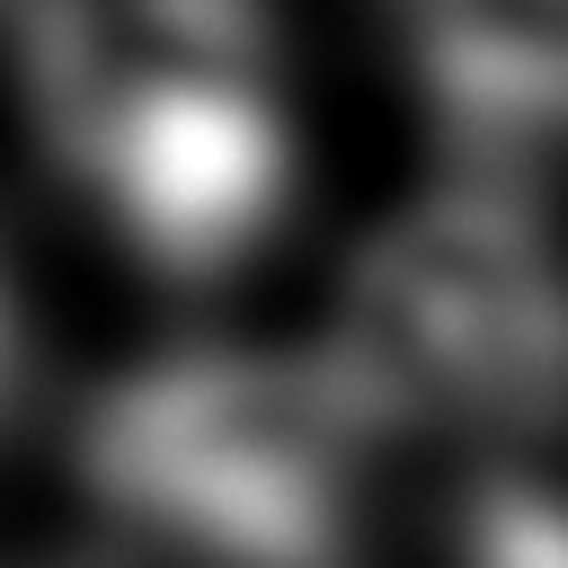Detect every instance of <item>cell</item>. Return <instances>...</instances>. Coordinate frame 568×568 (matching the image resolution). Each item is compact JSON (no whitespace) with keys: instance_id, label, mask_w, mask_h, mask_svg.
<instances>
[{"instance_id":"obj_1","label":"cell","mask_w":568,"mask_h":568,"mask_svg":"<svg viewBox=\"0 0 568 568\" xmlns=\"http://www.w3.org/2000/svg\"><path fill=\"white\" fill-rule=\"evenodd\" d=\"M36 151L169 293H222L293 213V124L257 0H36L18 27Z\"/></svg>"},{"instance_id":"obj_2","label":"cell","mask_w":568,"mask_h":568,"mask_svg":"<svg viewBox=\"0 0 568 568\" xmlns=\"http://www.w3.org/2000/svg\"><path fill=\"white\" fill-rule=\"evenodd\" d=\"M382 444L328 346H169L80 417V479L178 568H355Z\"/></svg>"},{"instance_id":"obj_3","label":"cell","mask_w":568,"mask_h":568,"mask_svg":"<svg viewBox=\"0 0 568 568\" xmlns=\"http://www.w3.org/2000/svg\"><path fill=\"white\" fill-rule=\"evenodd\" d=\"M328 355L390 435L532 444L568 426V248L488 178H453L364 240Z\"/></svg>"},{"instance_id":"obj_4","label":"cell","mask_w":568,"mask_h":568,"mask_svg":"<svg viewBox=\"0 0 568 568\" xmlns=\"http://www.w3.org/2000/svg\"><path fill=\"white\" fill-rule=\"evenodd\" d=\"M18 364H27V346H18V311H9V284H0V417H9V399H18Z\"/></svg>"},{"instance_id":"obj_5","label":"cell","mask_w":568,"mask_h":568,"mask_svg":"<svg viewBox=\"0 0 568 568\" xmlns=\"http://www.w3.org/2000/svg\"><path fill=\"white\" fill-rule=\"evenodd\" d=\"M27 9H36V0H0V18H9V27H18V18H27Z\"/></svg>"}]
</instances>
